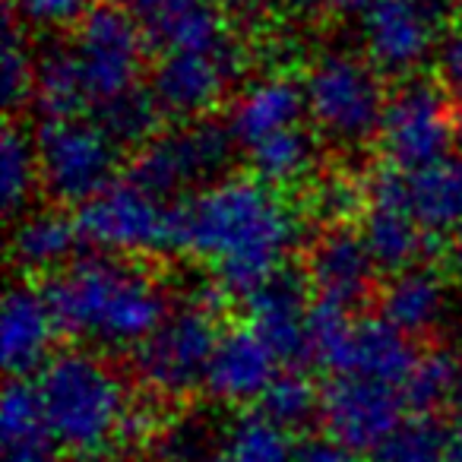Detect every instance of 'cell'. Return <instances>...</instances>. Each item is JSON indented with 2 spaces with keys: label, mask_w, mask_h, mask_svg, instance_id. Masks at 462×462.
I'll use <instances>...</instances> for the list:
<instances>
[{
  "label": "cell",
  "mask_w": 462,
  "mask_h": 462,
  "mask_svg": "<svg viewBox=\"0 0 462 462\" xmlns=\"http://www.w3.org/2000/svg\"><path fill=\"white\" fill-rule=\"evenodd\" d=\"M295 462H358V456L329 434H304L298 440Z\"/></svg>",
  "instance_id": "8d00e7d4"
},
{
  "label": "cell",
  "mask_w": 462,
  "mask_h": 462,
  "mask_svg": "<svg viewBox=\"0 0 462 462\" xmlns=\"http://www.w3.org/2000/svg\"><path fill=\"white\" fill-rule=\"evenodd\" d=\"M162 117H165V111L159 108L149 86H136L127 96L96 108V121L108 130L111 140L121 149L130 146L134 152L162 134Z\"/></svg>",
  "instance_id": "4dcf8cb0"
},
{
  "label": "cell",
  "mask_w": 462,
  "mask_h": 462,
  "mask_svg": "<svg viewBox=\"0 0 462 462\" xmlns=\"http://www.w3.org/2000/svg\"><path fill=\"white\" fill-rule=\"evenodd\" d=\"M310 285L304 276L285 270L245 301L247 327L276 352L282 367L310 365L308 317Z\"/></svg>",
  "instance_id": "9a60e30c"
},
{
  "label": "cell",
  "mask_w": 462,
  "mask_h": 462,
  "mask_svg": "<svg viewBox=\"0 0 462 462\" xmlns=\"http://www.w3.org/2000/svg\"><path fill=\"white\" fill-rule=\"evenodd\" d=\"M89 14L92 0H7V16L35 32H64V29L77 32Z\"/></svg>",
  "instance_id": "d590c367"
},
{
  "label": "cell",
  "mask_w": 462,
  "mask_h": 462,
  "mask_svg": "<svg viewBox=\"0 0 462 462\" xmlns=\"http://www.w3.org/2000/svg\"><path fill=\"white\" fill-rule=\"evenodd\" d=\"M304 105L308 117L323 136L346 146H358L377 136L386 111L383 77L367 58L329 51L304 73Z\"/></svg>",
  "instance_id": "277c9868"
},
{
  "label": "cell",
  "mask_w": 462,
  "mask_h": 462,
  "mask_svg": "<svg viewBox=\"0 0 462 462\" xmlns=\"http://www.w3.org/2000/svg\"><path fill=\"white\" fill-rule=\"evenodd\" d=\"M235 146L238 143L231 136L228 124L209 121V117L180 124L130 155L127 180H134L152 197L174 203V197H190L193 187L199 190L225 178L222 171L228 168Z\"/></svg>",
  "instance_id": "8992f818"
},
{
  "label": "cell",
  "mask_w": 462,
  "mask_h": 462,
  "mask_svg": "<svg viewBox=\"0 0 462 462\" xmlns=\"http://www.w3.org/2000/svg\"><path fill=\"white\" fill-rule=\"evenodd\" d=\"M45 421L73 459H102L130 440L134 399L127 380L89 348L58 352L35 377Z\"/></svg>",
  "instance_id": "3957f363"
},
{
  "label": "cell",
  "mask_w": 462,
  "mask_h": 462,
  "mask_svg": "<svg viewBox=\"0 0 462 462\" xmlns=\"http://www.w3.org/2000/svg\"><path fill=\"white\" fill-rule=\"evenodd\" d=\"M279 371H282V365H279L276 352L247 323L225 327L218 336L203 390L225 405H241V409L254 402L260 405L273 380L279 377Z\"/></svg>",
  "instance_id": "e0dca14e"
},
{
  "label": "cell",
  "mask_w": 462,
  "mask_h": 462,
  "mask_svg": "<svg viewBox=\"0 0 462 462\" xmlns=\"http://www.w3.org/2000/svg\"><path fill=\"white\" fill-rule=\"evenodd\" d=\"M212 7H218L222 14H235V16H254L270 4V0H209Z\"/></svg>",
  "instance_id": "f35d334b"
},
{
  "label": "cell",
  "mask_w": 462,
  "mask_h": 462,
  "mask_svg": "<svg viewBox=\"0 0 462 462\" xmlns=\"http://www.w3.org/2000/svg\"><path fill=\"white\" fill-rule=\"evenodd\" d=\"M456 409V415H459L462 421V365H459V377H456V390H453V402H449Z\"/></svg>",
  "instance_id": "f6af8a7d"
},
{
  "label": "cell",
  "mask_w": 462,
  "mask_h": 462,
  "mask_svg": "<svg viewBox=\"0 0 462 462\" xmlns=\"http://www.w3.org/2000/svg\"><path fill=\"white\" fill-rule=\"evenodd\" d=\"M361 45L380 77H399L405 83L437 48L434 14L405 0H377L361 16Z\"/></svg>",
  "instance_id": "4fadbf2b"
},
{
  "label": "cell",
  "mask_w": 462,
  "mask_h": 462,
  "mask_svg": "<svg viewBox=\"0 0 462 462\" xmlns=\"http://www.w3.org/2000/svg\"><path fill=\"white\" fill-rule=\"evenodd\" d=\"M218 336L222 327L209 304L199 301L171 310L165 323L134 348L136 377L162 399H180L203 390Z\"/></svg>",
  "instance_id": "52a82bcc"
},
{
  "label": "cell",
  "mask_w": 462,
  "mask_h": 462,
  "mask_svg": "<svg viewBox=\"0 0 462 462\" xmlns=\"http://www.w3.org/2000/svg\"><path fill=\"white\" fill-rule=\"evenodd\" d=\"M358 231L377 270L386 276L424 266L434 241V235H428L405 206H365Z\"/></svg>",
  "instance_id": "7402d4cb"
},
{
  "label": "cell",
  "mask_w": 462,
  "mask_h": 462,
  "mask_svg": "<svg viewBox=\"0 0 462 462\" xmlns=\"http://www.w3.org/2000/svg\"><path fill=\"white\" fill-rule=\"evenodd\" d=\"M402 421L405 399L399 386L365 377H329L323 383V434L339 440L355 456H374Z\"/></svg>",
  "instance_id": "8fae6325"
},
{
  "label": "cell",
  "mask_w": 462,
  "mask_h": 462,
  "mask_svg": "<svg viewBox=\"0 0 462 462\" xmlns=\"http://www.w3.org/2000/svg\"><path fill=\"white\" fill-rule=\"evenodd\" d=\"M32 79H35V54L29 51L23 39V26L14 16L4 14V45H0V98L7 115L20 111L32 102Z\"/></svg>",
  "instance_id": "e575fe53"
},
{
  "label": "cell",
  "mask_w": 462,
  "mask_h": 462,
  "mask_svg": "<svg viewBox=\"0 0 462 462\" xmlns=\"http://www.w3.org/2000/svg\"><path fill=\"white\" fill-rule=\"evenodd\" d=\"M42 190L58 206H86L117 180L121 146L96 117L39 121L35 127Z\"/></svg>",
  "instance_id": "5b68a950"
},
{
  "label": "cell",
  "mask_w": 462,
  "mask_h": 462,
  "mask_svg": "<svg viewBox=\"0 0 462 462\" xmlns=\"http://www.w3.org/2000/svg\"><path fill=\"white\" fill-rule=\"evenodd\" d=\"M199 462H231V459L225 453H209L206 459H199Z\"/></svg>",
  "instance_id": "7dc6e473"
},
{
  "label": "cell",
  "mask_w": 462,
  "mask_h": 462,
  "mask_svg": "<svg viewBox=\"0 0 462 462\" xmlns=\"http://www.w3.org/2000/svg\"><path fill=\"white\" fill-rule=\"evenodd\" d=\"M437 73H440L443 89L462 98V29L440 42V48H437Z\"/></svg>",
  "instance_id": "74e56055"
},
{
  "label": "cell",
  "mask_w": 462,
  "mask_h": 462,
  "mask_svg": "<svg viewBox=\"0 0 462 462\" xmlns=\"http://www.w3.org/2000/svg\"><path fill=\"white\" fill-rule=\"evenodd\" d=\"M447 263H449V270H453V276L462 282V225L447 241Z\"/></svg>",
  "instance_id": "ab89813d"
},
{
  "label": "cell",
  "mask_w": 462,
  "mask_h": 462,
  "mask_svg": "<svg viewBox=\"0 0 462 462\" xmlns=\"http://www.w3.org/2000/svg\"><path fill=\"white\" fill-rule=\"evenodd\" d=\"M449 430L440 415H409L371 462H447Z\"/></svg>",
  "instance_id": "d6a6232c"
},
{
  "label": "cell",
  "mask_w": 462,
  "mask_h": 462,
  "mask_svg": "<svg viewBox=\"0 0 462 462\" xmlns=\"http://www.w3.org/2000/svg\"><path fill=\"white\" fill-rule=\"evenodd\" d=\"M77 222L86 245L108 257H152L174 251L178 241L174 203L152 197L127 178L79 206Z\"/></svg>",
  "instance_id": "ba28073f"
},
{
  "label": "cell",
  "mask_w": 462,
  "mask_h": 462,
  "mask_svg": "<svg viewBox=\"0 0 462 462\" xmlns=\"http://www.w3.org/2000/svg\"><path fill=\"white\" fill-rule=\"evenodd\" d=\"M29 105L39 111L42 121L86 117V108H92L70 45H51L35 54L32 102Z\"/></svg>",
  "instance_id": "d4e9b609"
},
{
  "label": "cell",
  "mask_w": 462,
  "mask_h": 462,
  "mask_svg": "<svg viewBox=\"0 0 462 462\" xmlns=\"http://www.w3.org/2000/svg\"><path fill=\"white\" fill-rule=\"evenodd\" d=\"M285 7L298 16H327L323 14V0H285Z\"/></svg>",
  "instance_id": "b9f144b4"
},
{
  "label": "cell",
  "mask_w": 462,
  "mask_h": 462,
  "mask_svg": "<svg viewBox=\"0 0 462 462\" xmlns=\"http://www.w3.org/2000/svg\"><path fill=\"white\" fill-rule=\"evenodd\" d=\"M70 48L83 73L89 105L102 108L140 86L149 32L140 16L98 4L73 32Z\"/></svg>",
  "instance_id": "30bf717a"
},
{
  "label": "cell",
  "mask_w": 462,
  "mask_h": 462,
  "mask_svg": "<svg viewBox=\"0 0 462 462\" xmlns=\"http://www.w3.org/2000/svg\"><path fill=\"white\" fill-rule=\"evenodd\" d=\"M459 365L462 361H456V355L447 348H428L418 355L415 371L409 374L402 386L405 409L411 415H437L443 405L453 402Z\"/></svg>",
  "instance_id": "1f68e13d"
},
{
  "label": "cell",
  "mask_w": 462,
  "mask_h": 462,
  "mask_svg": "<svg viewBox=\"0 0 462 462\" xmlns=\"http://www.w3.org/2000/svg\"><path fill=\"white\" fill-rule=\"evenodd\" d=\"M405 4H411V7H421V10H428V14H440V10L453 7L456 0H405Z\"/></svg>",
  "instance_id": "ee69618b"
},
{
  "label": "cell",
  "mask_w": 462,
  "mask_h": 462,
  "mask_svg": "<svg viewBox=\"0 0 462 462\" xmlns=\"http://www.w3.org/2000/svg\"><path fill=\"white\" fill-rule=\"evenodd\" d=\"M443 314H447V285L430 266H415L390 276L380 289V317L411 339L440 327Z\"/></svg>",
  "instance_id": "603a6c76"
},
{
  "label": "cell",
  "mask_w": 462,
  "mask_h": 462,
  "mask_svg": "<svg viewBox=\"0 0 462 462\" xmlns=\"http://www.w3.org/2000/svg\"><path fill=\"white\" fill-rule=\"evenodd\" d=\"M42 187L35 140L23 134L16 124H7L0 134V203L7 216H20L32 203Z\"/></svg>",
  "instance_id": "f1b7e54d"
},
{
  "label": "cell",
  "mask_w": 462,
  "mask_h": 462,
  "mask_svg": "<svg viewBox=\"0 0 462 462\" xmlns=\"http://www.w3.org/2000/svg\"><path fill=\"white\" fill-rule=\"evenodd\" d=\"M174 251L212 266L222 298H247L289 270L301 218L276 187L254 174H225L174 199Z\"/></svg>",
  "instance_id": "6da1fadb"
},
{
  "label": "cell",
  "mask_w": 462,
  "mask_h": 462,
  "mask_svg": "<svg viewBox=\"0 0 462 462\" xmlns=\"http://www.w3.org/2000/svg\"><path fill=\"white\" fill-rule=\"evenodd\" d=\"M149 42L159 45V51H187V54H225L235 51V42L228 35V23L218 7L209 0H197L190 7L174 14L155 16L143 23Z\"/></svg>",
  "instance_id": "484cf974"
},
{
  "label": "cell",
  "mask_w": 462,
  "mask_h": 462,
  "mask_svg": "<svg viewBox=\"0 0 462 462\" xmlns=\"http://www.w3.org/2000/svg\"><path fill=\"white\" fill-rule=\"evenodd\" d=\"M447 462H462V421H456L453 430H449Z\"/></svg>",
  "instance_id": "7bdbcfd3"
},
{
  "label": "cell",
  "mask_w": 462,
  "mask_h": 462,
  "mask_svg": "<svg viewBox=\"0 0 462 462\" xmlns=\"http://www.w3.org/2000/svg\"><path fill=\"white\" fill-rule=\"evenodd\" d=\"M247 162H251L254 178L276 187V190H285V187L301 184L314 171L317 143L310 130L291 127L247 149Z\"/></svg>",
  "instance_id": "4316f807"
},
{
  "label": "cell",
  "mask_w": 462,
  "mask_h": 462,
  "mask_svg": "<svg viewBox=\"0 0 462 462\" xmlns=\"http://www.w3.org/2000/svg\"><path fill=\"white\" fill-rule=\"evenodd\" d=\"M405 203L428 235H453L462 225V162H440L405 174Z\"/></svg>",
  "instance_id": "cb8c5ba5"
},
{
  "label": "cell",
  "mask_w": 462,
  "mask_h": 462,
  "mask_svg": "<svg viewBox=\"0 0 462 462\" xmlns=\"http://www.w3.org/2000/svg\"><path fill=\"white\" fill-rule=\"evenodd\" d=\"M456 143L453 102L430 79H405L390 96L377 130V146L390 168L405 174L424 171L449 159Z\"/></svg>",
  "instance_id": "9c48e42d"
},
{
  "label": "cell",
  "mask_w": 462,
  "mask_h": 462,
  "mask_svg": "<svg viewBox=\"0 0 462 462\" xmlns=\"http://www.w3.org/2000/svg\"><path fill=\"white\" fill-rule=\"evenodd\" d=\"M257 409L289 434H304L320 421L323 386H317L304 367H282Z\"/></svg>",
  "instance_id": "83f0119b"
},
{
  "label": "cell",
  "mask_w": 462,
  "mask_h": 462,
  "mask_svg": "<svg viewBox=\"0 0 462 462\" xmlns=\"http://www.w3.org/2000/svg\"><path fill=\"white\" fill-rule=\"evenodd\" d=\"M225 443H228L225 456L231 462H295L298 449L295 434L270 421L260 409L241 411L228 424Z\"/></svg>",
  "instance_id": "f546056e"
},
{
  "label": "cell",
  "mask_w": 462,
  "mask_h": 462,
  "mask_svg": "<svg viewBox=\"0 0 462 462\" xmlns=\"http://www.w3.org/2000/svg\"><path fill=\"white\" fill-rule=\"evenodd\" d=\"M355 310L342 308L333 301H310V317H308V342H310V365L323 367L333 377L342 365V355L348 348V339L355 333Z\"/></svg>",
  "instance_id": "836d02e7"
},
{
  "label": "cell",
  "mask_w": 462,
  "mask_h": 462,
  "mask_svg": "<svg viewBox=\"0 0 462 462\" xmlns=\"http://www.w3.org/2000/svg\"><path fill=\"white\" fill-rule=\"evenodd\" d=\"M456 10H459V16H462V0H456Z\"/></svg>",
  "instance_id": "c3c4849f"
},
{
  "label": "cell",
  "mask_w": 462,
  "mask_h": 462,
  "mask_svg": "<svg viewBox=\"0 0 462 462\" xmlns=\"http://www.w3.org/2000/svg\"><path fill=\"white\" fill-rule=\"evenodd\" d=\"M453 127H456V143H462V98L453 102Z\"/></svg>",
  "instance_id": "bcb514c9"
},
{
  "label": "cell",
  "mask_w": 462,
  "mask_h": 462,
  "mask_svg": "<svg viewBox=\"0 0 462 462\" xmlns=\"http://www.w3.org/2000/svg\"><path fill=\"white\" fill-rule=\"evenodd\" d=\"M83 247L86 238L79 231L77 216H70L64 206L26 212L10 235V257H14L16 270L26 276H39L42 282L67 270L73 260H79Z\"/></svg>",
  "instance_id": "ac0fdd59"
},
{
  "label": "cell",
  "mask_w": 462,
  "mask_h": 462,
  "mask_svg": "<svg viewBox=\"0 0 462 462\" xmlns=\"http://www.w3.org/2000/svg\"><path fill=\"white\" fill-rule=\"evenodd\" d=\"M308 115L304 105V86L291 77H266L251 83L241 92L228 111V130L241 149H251L282 130L301 127V117Z\"/></svg>",
  "instance_id": "d6986e66"
},
{
  "label": "cell",
  "mask_w": 462,
  "mask_h": 462,
  "mask_svg": "<svg viewBox=\"0 0 462 462\" xmlns=\"http://www.w3.org/2000/svg\"><path fill=\"white\" fill-rule=\"evenodd\" d=\"M418 346L411 336L386 323L383 317H358L348 348L342 355V365L333 377H365L386 386L402 390L409 374L418 365Z\"/></svg>",
  "instance_id": "ffe728a7"
},
{
  "label": "cell",
  "mask_w": 462,
  "mask_h": 462,
  "mask_svg": "<svg viewBox=\"0 0 462 462\" xmlns=\"http://www.w3.org/2000/svg\"><path fill=\"white\" fill-rule=\"evenodd\" d=\"M60 329L51 314L45 291L20 282L7 291L0 310V361L10 380L39 377L42 367L54 358V342Z\"/></svg>",
  "instance_id": "2e32d148"
},
{
  "label": "cell",
  "mask_w": 462,
  "mask_h": 462,
  "mask_svg": "<svg viewBox=\"0 0 462 462\" xmlns=\"http://www.w3.org/2000/svg\"><path fill=\"white\" fill-rule=\"evenodd\" d=\"M380 270L367 251L361 231L352 225H329L310 245L304 260V279L320 301L355 310L371 298Z\"/></svg>",
  "instance_id": "5bb4252c"
},
{
  "label": "cell",
  "mask_w": 462,
  "mask_h": 462,
  "mask_svg": "<svg viewBox=\"0 0 462 462\" xmlns=\"http://www.w3.org/2000/svg\"><path fill=\"white\" fill-rule=\"evenodd\" d=\"M60 336L105 348H136L171 314L168 295L143 266L89 254L42 282Z\"/></svg>",
  "instance_id": "7a4b0ae2"
},
{
  "label": "cell",
  "mask_w": 462,
  "mask_h": 462,
  "mask_svg": "<svg viewBox=\"0 0 462 462\" xmlns=\"http://www.w3.org/2000/svg\"><path fill=\"white\" fill-rule=\"evenodd\" d=\"M0 440L4 462H67L45 421L35 380H10L0 402Z\"/></svg>",
  "instance_id": "44dd1931"
},
{
  "label": "cell",
  "mask_w": 462,
  "mask_h": 462,
  "mask_svg": "<svg viewBox=\"0 0 462 462\" xmlns=\"http://www.w3.org/2000/svg\"><path fill=\"white\" fill-rule=\"evenodd\" d=\"M98 4H105V7H115V10H127V14L140 16V20H146L149 14H152L155 0H98Z\"/></svg>",
  "instance_id": "60d3db41"
},
{
  "label": "cell",
  "mask_w": 462,
  "mask_h": 462,
  "mask_svg": "<svg viewBox=\"0 0 462 462\" xmlns=\"http://www.w3.org/2000/svg\"><path fill=\"white\" fill-rule=\"evenodd\" d=\"M241 67L238 48L225 54H187L162 51L152 67V89L159 108L178 121H206L228 92L231 79Z\"/></svg>",
  "instance_id": "7c38bea8"
}]
</instances>
